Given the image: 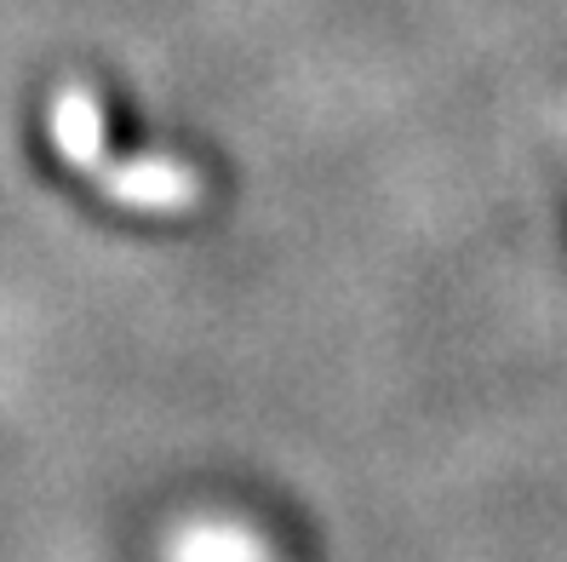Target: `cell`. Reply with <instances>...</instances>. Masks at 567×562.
<instances>
[{"label": "cell", "instance_id": "cell-2", "mask_svg": "<svg viewBox=\"0 0 567 562\" xmlns=\"http://www.w3.org/2000/svg\"><path fill=\"white\" fill-rule=\"evenodd\" d=\"M104 144H110V115H104V98L92 86H63L52 98V150L70 161L75 173H97L104 167Z\"/></svg>", "mask_w": 567, "mask_h": 562}, {"label": "cell", "instance_id": "cell-1", "mask_svg": "<svg viewBox=\"0 0 567 562\" xmlns=\"http://www.w3.org/2000/svg\"><path fill=\"white\" fill-rule=\"evenodd\" d=\"M97 184L115 207H138V213H184L202 202V173L189 161L173 155H138V161H104Z\"/></svg>", "mask_w": 567, "mask_h": 562}]
</instances>
